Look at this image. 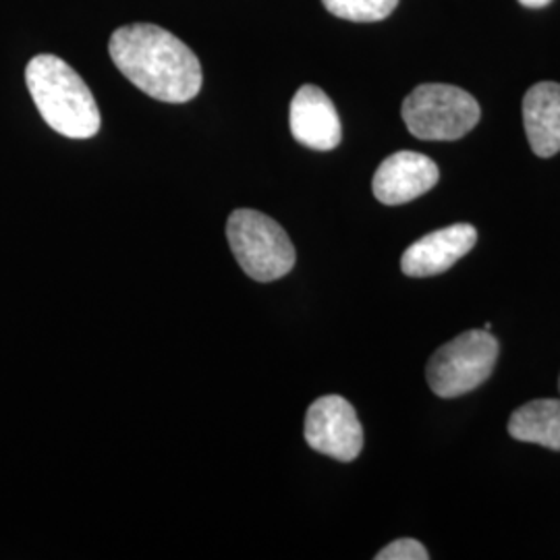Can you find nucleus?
<instances>
[{
	"label": "nucleus",
	"instance_id": "obj_6",
	"mask_svg": "<svg viewBox=\"0 0 560 560\" xmlns=\"http://www.w3.org/2000/svg\"><path fill=\"white\" fill-rule=\"evenodd\" d=\"M305 442L332 459H358L363 448V428L353 405L339 395L314 400L305 413Z\"/></svg>",
	"mask_w": 560,
	"mask_h": 560
},
{
	"label": "nucleus",
	"instance_id": "obj_10",
	"mask_svg": "<svg viewBox=\"0 0 560 560\" xmlns=\"http://www.w3.org/2000/svg\"><path fill=\"white\" fill-rule=\"evenodd\" d=\"M523 125L532 150L540 159L560 152V83L540 81L523 98Z\"/></svg>",
	"mask_w": 560,
	"mask_h": 560
},
{
	"label": "nucleus",
	"instance_id": "obj_13",
	"mask_svg": "<svg viewBox=\"0 0 560 560\" xmlns=\"http://www.w3.org/2000/svg\"><path fill=\"white\" fill-rule=\"evenodd\" d=\"M430 552L421 541L413 538H400L388 546H384L376 555V560H428Z\"/></svg>",
	"mask_w": 560,
	"mask_h": 560
},
{
	"label": "nucleus",
	"instance_id": "obj_1",
	"mask_svg": "<svg viewBox=\"0 0 560 560\" xmlns=\"http://www.w3.org/2000/svg\"><path fill=\"white\" fill-rule=\"evenodd\" d=\"M108 52L120 73L154 101L183 104L200 94V59L159 25H122L108 42Z\"/></svg>",
	"mask_w": 560,
	"mask_h": 560
},
{
	"label": "nucleus",
	"instance_id": "obj_12",
	"mask_svg": "<svg viewBox=\"0 0 560 560\" xmlns=\"http://www.w3.org/2000/svg\"><path fill=\"white\" fill-rule=\"evenodd\" d=\"M324 7L340 20L372 23L386 20L399 0H322Z\"/></svg>",
	"mask_w": 560,
	"mask_h": 560
},
{
	"label": "nucleus",
	"instance_id": "obj_4",
	"mask_svg": "<svg viewBox=\"0 0 560 560\" xmlns=\"http://www.w3.org/2000/svg\"><path fill=\"white\" fill-rule=\"evenodd\" d=\"M402 120L418 140L453 141L467 136L478 122V101L448 83L418 85L402 102Z\"/></svg>",
	"mask_w": 560,
	"mask_h": 560
},
{
	"label": "nucleus",
	"instance_id": "obj_14",
	"mask_svg": "<svg viewBox=\"0 0 560 560\" xmlns=\"http://www.w3.org/2000/svg\"><path fill=\"white\" fill-rule=\"evenodd\" d=\"M523 7H529V9H541L546 4H550L552 0H520Z\"/></svg>",
	"mask_w": 560,
	"mask_h": 560
},
{
	"label": "nucleus",
	"instance_id": "obj_9",
	"mask_svg": "<svg viewBox=\"0 0 560 560\" xmlns=\"http://www.w3.org/2000/svg\"><path fill=\"white\" fill-rule=\"evenodd\" d=\"M289 127L301 145L328 152L342 140L340 117L332 101L316 85H303L291 101Z\"/></svg>",
	"mask_w": 560,
	"mask_h": 560
},
{
	"label": "nucleus",
	"instance_id": "obj_8",
	"mask_svg": "<svg viewBox=\"0 0 560 560\" xmlns=\"http://www.w3.org/2000/svg\"><path fill=\"white\" fill-rule=\"evenodd\" d=\"M439 166L420 152L402 150L382 162L372 180L376 200L386 206H400L418 200L439 183Z\"/></svg>",
	"mask_w": 560,
	"mask_h": 560
},
{
	"label": "nucleus",
	"instance_id": "obj_15",
	"mask_svg": "<svg viewBox=\"0 0 560 560\" xmlns=\"http://www.w3.org/2000/svg\"><path fill=\"white\" fill-rule=\"evenodd\" d=\"M559 390H560V378H559Z\"/></svg>",
	"mask_w": 560,
	"mask_h": 560
},
{
	"label": "nucleus",
	"instance_id": "obj_7",
	"mask_svg": "<svg viewBox=\"0 0 560 560\" xmlns=\"http://www.w3.org/2000/svg\"><path fill=\"white\" fill-rule=\"evenodd\" d=\"M476 243L478 231L474 224H451L409 245L400 258V270L413 279L436 277L465 258Z\"/></svg>",
	"mask_w": 560,
	"mask_h": 560
},
{
	"label": "nucleus",
	"instance_id": "obj_11",
	"mask_svg": "<svg viewBox=\"0 0 560 560\" xmlns=\"http://www.w3.org/2000/svg\"><path fill=\"white\" fill-rule=\"evenodd\" d=\"M509 434L560 453V399H536L521 405L509 418Z\"/></svg>",
	"mask_w": 560,
	"mask_h": 560
},
{
	"label": "nucleus",
	"instance_id": "obj_2",
	"mask_svg": "<svg viewBox=\"0 0 560 560\" xmlns=\"http://www.w3.org/2000/svg\"><path fill=\"white\" fill-rule=\"evenodd\" d=\"M34 104L57 133L88 140L101 131V110L80 73L55 55H38L25 69Z\"/></svg>",
	"mask_w": 560,
	"mask_h": 560
},
{
	"label": "nucleus",
	"instance_id": "obj_5",
	"mask_svg": "<svg viewBox=\"0 0 560 560\" xmlns=\"http://www.w3.org/2000/svg\"><path fill=\"white\" fill-rule=\"evenodd\" d=\"M499 340L490 330H467L432 355L425 378L434 395L457 399L488 381L499 361Z\"/></svg>",
	"mask_w": 560,
	"mask_h": 560
},
{
	"label": "nucleus",
	"instance_id": "obj_3",
	"mask_svg": "<svg viewBox=\"0 0 560 560\" xmlns=\"http://www.w3.org/2000/svg\"><path fill=\"white\" fill-rule=\"evenodd\" d=\"M226 237L241 270L258 282L287 277L295 266V247L279 222L258 210L241 208L226 222Z\"/></svg>",
	"mask_w": 560,
	"mask_h": 560
}]
</instances>
